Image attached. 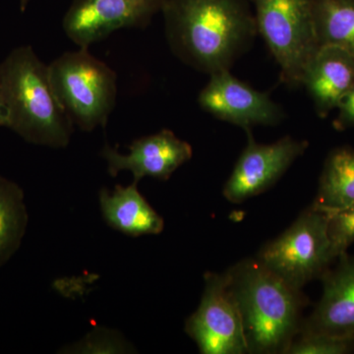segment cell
Listing matches in <instances>:
<instances>
[{
    "label": "cell",
    "instance_id": "obj_19",
    "mask_svg": "<svg viewBox=\"0 0 354 354\" xmlns=\"http://www.w3.org/2000/svg\"><path fill=\"white\" fill-rule=\"evenodd\" d=\"M328 214V235L335 261L354 243V203Z\"/></svg>",
    "mask_w": 354,
    "mask_h": 354
},
{
    "label": "cell",
    "instance_id": "obj_16",
    "mask_svg": "<svg viewBox=\"0 0 354 354\" xmlns=\"http://www.w3.org/2000/svg\"><path fill=\"white\" fill-rule=\"evenodd\" d=\"M319 46H335L354 57V0H311Z\"/></svg>",
    "mask_w": 354,
    "mask_h": 354
},
{
    "label": "cell",
    "instance_id": "obj_14",
    "mask_svg": "<svg viewBox=\"0 0 354 354\" xmlns=\"http://www.w3.org/2000/svg\"><path fill=\"white\" fill-rule=\"evenodd\" d=\"M136 181L130 185H116L113 192L102 188L100 204L102 216L109 227L130 235L160 234L165 221L147 202L137 187Z\"/></svg>",
    "mask_w": 354,
    "mask_h": 354
},
{
    "label": "cell",
    "instance_id": "obj_17",
    "mask_svg": "<svg viewBox=\"0 0 354 354\" xmlns=\"http://www.w3.org/2000/svg\"><path fill=\"white\" fill-rule=\"evenodd\" d=\"M27 225L24 192L18 184L0 176V266L19 248Z\"/></svg>",
    "mask_w": 354,
    "mask_h": 354
},
{
    "label": "cell",
    "instance_id": "obj_10",
    "mask_svg": "<svg viewBox=\"0 0 354 354\" xmlns=\"http://www.w3.org/2000/svg\"><path fill=\"white\" fill-rule=\"evenodd\" d=\"M198 104L218 120L249 130L256 125L274 127L285 118L283 109L269 93L260 92L227 71L209 75Z\"/></svg>",
    "mask_w": 354,
    "mask_h": 354
},
{
    "label": "cell",
    "instance_id": "obj_9",
    "mask_svg": "<svg viewBox=\"0 0 354 354\" xmlns=\"http://www.w3.org/2000/svg\"><path fill=\"white\" fill-rule=\"evenodd\" d=\"M246 132L248 142L245 149L223 187V196L235 204L269 189L308 148V142L290 136L272 144H259L251 129Z\"/></svg>",
    "mask_w": 354,
    "mask_h": 354
},
{
    "label": "cell",
    "instance_id": "obj_5",
    "mask_svg": "<svg viewBox=\"0 0 354 354\" xmlns=\"http://www.w3.org/2000/svg\"><path fill=\"white\" fill-rule=\"evenodd\" d=\"M258 34L279 64L281 82L302 86L305 70L320 46L317 41L311 0H250Z\"/></svg>",
    "mask_w": 354,
    "mask_h": 354
},
{
    "label": "cell",
    "instance_id": "obj_13",
    "mask_svg": "<svg viewBox=\"0 0 354 354\" xmlns=\"http://www.w3.org/2000/svg\"><path fill=\"white\" fill-rule=\"evenodd\" d=\"M354 83V57L335 46H321L305 70L302 86L317 114L326 118L339 108Z\"/></svg>",
    "mask_w": 354,
    "mask_h": 354
},
{
    "label": "cell",
    "instance_id": "obj_11",
    "mask_svg": "<svg viewBox=\"0 0 354 354\" xmlns=\"http://www.w3.org/2000/svg\"><path fill=\"white\" fill-rule=\"evenodd\" d=\"M128 149L129 152L123 155L106 145L102 149V157L106 160L111 176L128 171L136 183L144 177L167 180L193 155L190 144L167 129L134 140Z\"/></svg>",
    "mask_w": 354,
    "mask_h": 354
},
{
    "label": "cell",
    "instance_id": "obj_7",
    "mask_svg": "<svg viewBox=\"0 0 354 354\" xmlns=\"http://www.w3.org/2000/svg\"><path fill=\"white\" fill-rule=\"evenodd\" d=\"M185 332L203 354H246L241 312L227 272H207L201 302L187 319Z\"/></svg>",
    "mask_w": 354,
    "mask_h": 354
},
{
    "label": "cell",
    "instance_id": "obj_15",
    "mask_svg": "<svg viewBox=\"0 0 354 354\" xmlns=\"http://www.w3.org/2000/svg\"><path fill=\"white\" fill-rule=\"evenodd\" d=\"M354 203V150L337 148L326 160L313 206L330 213Z\"/></svg>",
    "mask_w": 354,
    "mask_h": 354
},
{
    "label": "cell",
    "instance_id": "obj_21",
    "mask_svg": "<svg viewBox=\"0 0 354 354\" xmlns=\"http://www.w3.org/2000/svg\"><path fill=\"white\" fill-rule=\"evenodd\" d=\"M0 127L7 128V109L1 81H0Z\"/></svg>",
    "mask_w": 354,
    "mask_h": 354
},
{
    "label": "cell",
    "instance_id": "obj_20",
    "mask_svg": "<svg viewBox=\"0 0 354 354\" xmlns=\"http://www.w3.org/2000/svg\"><path fill=\"white\" fill-rule=\"evenodd\" d=\"M339 114L335 120V127L337 130L346 129L354 127V83L349 88L348 94L339 104Z\"/></svg>",
    "mask_w": 354,
    "mask_h": 354
},
{
    "label": "cell",
    "instance_id": "obj_12",
    "mask_svg": "<svg viewBox=\"0 0 354 354\" xmlns=\"http://www.w3.org/2000/svg\"><path fill=\"white\" fill-rule=\"evenodd\" d=\"M337 260L321 278L322 297L301 332L354 339V256L346 252Z\"/></svg>",
    "mask_w": 354,
    "mask_h": 354
},
{
    "label": "cell",
    "instance_id": "obj_2",
    "mask_svg": "<svg viewBox=\"0 0 354 354\" xmlns=\"http://www.w3.org/2000/svg\"><path fill=\"white\" fill-rule=\"evenodd\" d=\"M241 312L248 353L286 354L301 332L308 299L259 260L245 259L227 271Z\"/></svg>",
    "mask_w": 354,
    "mask_h": 354
},
{
    "label": "cell",
    "instance_id": "obj_22",
    "mask_svg": "<svg viewBox=\"0 0 354 354\" xmlns=\"http://www.w3.org/2000/svg\"><path fill=\"white\" fill-rule=\"evenodd\" d=\"M30 0H19V6L21 12H25L27 9L28 4H29Z\"/></svg>",
    "mask_w": 354,
    "mask_h": 354
},
{
    "label": "cell",
    "instance_id": "obj_6",
    "mask_svg": "<svg viewBox=\"0 0 354 354\" xmlns=\"http://www.w3.org/2000/svg\"><path fill=\"white\" fill-rule=\"evenodd\" d=\"M263 265L293 288L302 290L322 278L334 262L328 235V214L313 205L256 256Z\"/></svg>",
    "mask_w": 354,
    "mask_h": 354
},
{
    "label": "cell",
    "instance_id": "obj_18",
    "mask_svg": "<svg viewBox=\"0 0 354 354\" xmlns=\"http://www.w3.org/2000/svg\"><path fill=\"white\" fill-rule=\"evenodd\" d=\"M354 351V339L301 332L286 354H348Z\"/></svg>",
    "mask_w": 354,
    "mask_h": 354
},
{
    "label": "cell",
    "instance_id": "obj_4",
    "mask_svg": "<svg viewBox=\"0 0 354 354\" xmlns=\"http://www.w3.org/2000/svg\"><path fill=\"white\" fill-rule=\"evenodd\" d=\"M60 106L83 131L106 127L118 97V76L88 48L67 51L48 65Z\"/></svg>",
    "mask_w": 354,
    "mask_h": 354
},
{
    "label": "cell",
    "instance_id": "obj_8",
    "mask_svg": "<svg viewBox=\"0 0 354 354\" xmlns=\"http://www.w3.org/2000/svg\"><path fill=\"white\" fill-rule=\"evenodd\" d=\"M167 0H73L62 29L77 46L88 48L113 32L144 29L162 12Z\"/></svg>",
    "mask_w": 354,
    "mask_h": 354
},
{
    "label": "cell",
    "instance_id": "obj_3",
    "mask_svg": "<svg viewBox=\"0 0 354 354\" xmlns=\"http://www.w3.org/2000/svg\"><path fill=\"white\" fill-rule=\"evenodd\" d=\"M7 128L34 145L68 146L74 125L58 102L48 65L32 46L14 48L0 64Z\"/></svg>",
    "mask_w": 354,
    "mask_h": 354
},
{
    "label": "cell",
    "instance_id": "obj_1",
    "mask_svg": "<svg viewBox=\"0 0 354 354\" xmlns=\"http://www.w3.org/2000/svg\"><path fill=\"white\" fill-rule=\"evenodd\" d=\"M162 13L172 53L208 75L230 70L258 34L248 0H167Z\"/></svg>",
    "mask_w": 354,
    "mask_h": 354
}]
</instances>
